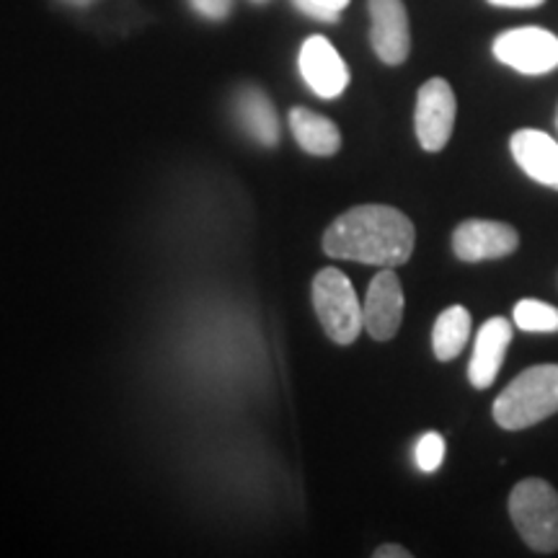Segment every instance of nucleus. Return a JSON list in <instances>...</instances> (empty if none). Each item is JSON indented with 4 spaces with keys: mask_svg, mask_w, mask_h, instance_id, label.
<instances>
[{
    "mask_svg": "<svg viewBox=\"0 0 558 558\" xmlns=\"http://www.w3.org/2000/svg\"><path fill=\"white\" fill-rule=\"evenodd\" d=\"M416 230L401 209L388 205H360L347 209L326 228L324 251L331 259L401 267L411 259Z\"/></svg>",
    "mask_w": 558,
    "mask_h": 558,
    "instance_id": "f257e3e1",
    "label": "nucleus"
},
{
    "mask_svg": "<svg viewBox=\"0 0 558 558\" xmlns=\"http://www.w3.org/2000/svg\"><path fill=\"white\" fill-rule=\"evenodd\" d=\"M558 411V365H535L522 369L494 401L492 416L501 429L518 432Z\"/></svg>",
    "mask_w": 558,
    "mask_h": 558,
    "instance_id": "f03ea898",
    "label": "nucleus"
},
{
    "mask_svg": "<svg viewBox=\"0 0 558 558\" xmlns=\"http://www.w3.org/2000/svg\"><path fill=\"white\" fill-rule=\"evenodd\" d=\"M509 518L535 554L558 550V492L543 478H522L509 492Z\"/></svg>",
    "mask_w": 558,
    "mask_h": 558,
    "instance_id": "7ed1b4c3",
    "label": "nucleus"
},
{
    "mask_svg": "<svg viewBox=\"0 0 558 558\" xmlns=\"http://www.w3.org/2000/svg\"><path fill=\"white\" fill-rule=\"evenodd\" d=\"M313 308L331 341L349 347L365 329L362 303L344 271L326 267L313 279Z\"/></svg>",
    "mask_w": 558,
    "mask_h": 558,
    "instance_id": "20e7f679",
    "label": "nucleus"
},
{
    "mask_svg": "<svg viewBox=\"0 0 558 558\" xmlns=\"http://www.w3.org/2000/svg\"><path fill=\"white\" fill-rule=\"evenodd\" d=\"M501 65L522 75H546L558 68V37L543 26H520L501 32L492 45Z\"/></svg>",
    "mask_w": 558,
    "mask_h": 558,
    "instance_id": "39448f33",
    "label": "nucleus"
},
{
    "mask_svg": "<svg viewBox=\"0 0 558 558\" xmlns=\"http://www.w3.org/2000/svg\"><path fill=\"white\" fill-rule=\"evenodd\" d=\"M456 90L445 78H432L418 88L414 128L418 145L427 153H439L450 143L456 128Z\"/></svg>",
    "mask_w": 558,
    "mask_h": 558,
    "instance_id": "423d86ee",
    "label": "nucleus"
},
{
    "mask_svg": "<svg viewBox=\"0 0 558 558\" xmlns=\"http://www.w3.org/2000/svg\"><path fill=\"white\" fill-rule=\"evenodd\" d=\"M520 246V233L499 220H463L452 233V251L460 262L505 259Z\"/></svg>",
    "mask_w": 558,
    "mask_h": 558,
    "instance_id": "0eeeda50",
    "label": "nucleus"
},
{
    "mask_svg": "<svg viewBox=\"0 0 558 558\" xmlns=\"http://www.w3.org/2000/svg\"><path fill=\"white\" fill-rule=\"evenodd\" d=\"M298 68L305 86L320 99H337L349 86V68L329 39L308 37L298 54Z\"/></svg>",
    "mask_w": 558,
    "mask_h": 558,
    "instance_id": "6e6552de",
    "label": "nucleus"
},
{
    "mask_svg": "<svg viewBox=\"0 0 558 558\" xmlns=\"http://www.w3.org/2000/svg\"><path fill=\"white\" fill-rule=\"evenodd\" d=\"M369 45L386 65H401L411 52L409 13L403 0H367Z\"/></svg>",
    "mask_w": 558,
    "mask_h": 558,
    "instance_id": "1a4fd4ad",
    "label": "nucleus"
},
{
    "mask_svg": "<svg viewBox=\"0 0 558 558\" xmlns=\"http://www.w3.org/2000/svg\"><path fill=\"white\" fill-rule=\"evenodd\" d=\"M365 331L375 341L393 339L403 320V290L399 277L390 267H383L369 282L365 303H362Z\"/></svg>",
    "mask_w": 558,
    "mask_h": 558,
    "instance_id": "9d476101",
    "label": "nucleus"
},
{
    "mask_svg": "<svg viewBox=\"0 0 558 558\" xmlns=\"http://www.w3.org/2000/svg\"><path fill=\"white\" fill-rule=\"evenodd\" d=\"M509 344H512V320L494 316L481 326L469 365V380L473 388L486 390L497 380Z\"/></svg>",
    "mask_w": 558,
    "mask_h": 558,
    "instance_id": "9b49d317",
    "label": "nucleus"
},
{
    "mask_svg": "<svg viewBox=\"0 0 558 558\" xmlns=\"http://www.w3.org/2000/svg\"><path fill=\"white\" fill-rule=\"evenodd\" d=\"M514 163L530 179L558 192V143L541 130H518L509 137Z\"/></svg>",
    "mask_w": 558,
    "mask_h": 558,
    "instance_id": "f8f14e48",
    "label": "nucleus"
},
{
    "mask_svg": "<svg viewBox=\"0 0 558 558\" xmlns=\"http://www.w3.org/2000/svg\"><path fill=\"white\" fill-rule=\"evenodd\" d=\"M235 117H239L243 130L256 143L267 145V148H275L279 143V120L275 104L269 101V96L262 88L246 86L235 94Z\"/></svg>",
    "mask_w": 558,
    "mask_h": 558,
    "instance_id": "ddd939ff",
    "label": "nucleus"
},
{
    "mask_svg": "<svg viewBox=\"0 0 558 558\" xmlns=\"http://www.w3.org/2000/svg\"><path fill=\"white\" fill-rule=\"evenodd\" d=\"M290 130L295 143L305 153L318 158H329L341 148V132L329 117L316 114V111L295 107L290 111Z\"/></svg>",
    "mask_w": 558,
    "mask_h": 558,
    "instance_id": "4468645a",
    "label": "nucleus"
},
{
    "mask_svg": "<svg viewBox=\"0 0 558 558\" xmlns=\"http://www.w3.org/2000/svg\"><path fill=\"white\" fill-rule=\"evenodd\" d=\"M471 339V313L463 305H452V308L439 313L432 329V349L439 362L456 360L463 352Z\"/></svg>",
    "mask_w": 558,
    "mask_h": 558,
    "instance_id": "2eb2a0df",
    "label": "nucleus"
},
{
    "mask_svg": "<svg viewBox=\"0 0 558 558\" xmlns=\"http://www.w3.org/2000/svg\"><path fill=\"white\" fill-rule=\"evenodd\" d=\"M512 320L520 331L527 333H556L558 331V308L543 303V300L525 298L514 305Z\"/></svg>",
    "mask_w": 558,
    "mask_h": 558,
    "instance_id": "dca6fc26",
    "label": "nucleus"
},
{
    "mask_svg": "<svg viewBox=\"0 0 558 558\" xmlns=\"http://www.w3.org/2000/svg\"><path fill=\"white\" fill-rule=\"evenodd\" d=\"M416 469L422 473H435L445 460V437L439 432H427V435L418 437L414 448Z\"/></svg>",
    "mask_w": 558,
    "mask_h": 558,
    "instance_id": "f3484780",
    "label": "nucleus"
},
{
    "mask_svg": "<svg viewBox=\"0 0 558 558\" xmlns=\"http://www.w3.org/2000/svg\"><path fill=\"white\" fill-rule=\"evenodd\" d=\"M292 3H295L298 11H303L305 16L333 24V21H339L341 11L349 5V0H292Z\"/></svg>",
    "mask_w": 558,
    "mask_h": 558,
    "instance_id": "a211bd4d",
    "label": "nucleus"
},
{
    "mask_svg": "<svg viewBox=\"0 0 558 558\" xmlns=\"http://www.w3.org/2000/svg\"><path fill=\"white\" fill-rule=\"evenodd\" d=\"M192 9L209 21H222L228 19L230 9H233V0H190Z\"/></svg>",
    "mask_w": 558,
    "mask_h": 558,
    "instance_id": "6ab92c4d",
    "label": "nucleus"
},
{
    "mask_svg": "<svg viewBox=\"0 0 558 558\" xmlns=\"http://www.w3.org/2000/svg\"><path fill=\"white\" fill-rule=\"evenodd\" d=\"M497 9H538L546 0H488Z\"/></svg>",
    "mask_w": 558,
    "mask_h": 558,
    "instance_id": "aec40b11",
    "label": "nucleus"
},
{
    "mask_svg": "<svg viewBox=\"0 0 558 558\" xmlns=\"http://www.w3.org/2000/svg\"><path fill=\"white\" fill-rule=\"evenodd\" d=\"M373 556L375 558H411V550L403 546H380Z\"/></svg>",
    "mask_w": 558,
    "mask_h": 558,
    "instance_id": "412c9836",
    "label": "nucleus"
},
{
    "mask_svg": "<svg viewBox=\"0 0 558 558\" xmlns=\"http://www.w3.org/2000/svg\"><path fill=\"white\" fill-rule=\"evenodd\" d=\"M60 3L73 5V9H88V5H94L96 0H60Z\"/></svg>",
    "mask_w": 558,
    "mask_h": 558,
    "instance_id": "4be33fe9",
    "label": "nucleus"
},
{
    "mask_svg": "<svg viewBox=\"0 0 558 558\" xmlns=\"http://www.w3.org/2000/svg\"><path fill=\"white\" fill-rule=\"evenodd\" d=\"M256 3H262V0H256Z\"/></svg>",
    "mask_w": 558,
    "mask_h": 558,
    "instance_id": "5701e85b",
    "label": "nucleus"
},
{
    "mask_svg": "<svg viewBox=\"0 0 558 558\" xmlns=\"http://www.w3.org/2000/svg\"><path fill=\"white\" fill-rule=\"evenodd\" d=\"M556 122H558V117H556Z\"/></svg>",
    "mask_w": 558,
    "mask_h": 558,
    "instance_id": "b1692460",
    "label": "nucleus"
}]
</instances>
